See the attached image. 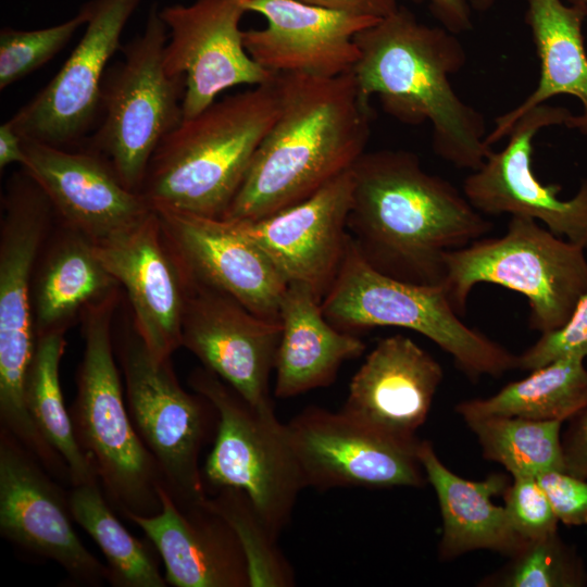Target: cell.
<instances>
[{"label":"cell","instance_id":"e0dca14e","mask_svg":"<svg viewBox=\"0 0 587 587\" xmlns=\"http://www.w3.org/2000/svg\"><path fill=\"white\" fill-rule=\"evenodd\" d=\"M240 0H195L160 9L168 41L164 67L185 77L184 120L191 118L235 86H257L275 74L260 66L243 45Z\"/></svg>","mask_w":587,"mask_h":587},{"label":"cell","instance_id":"f1b7e54d","mask_svg":"<svg viewBox=\"0 0 587 587\" xmlns=\"http://www.w3.org/2000/svg\"><path fill=\"white\" fill-rule=\"evenodd\" d=\"M585 359L567 357L550 362L496 395L460 402L455 411L464 421L491 416H519L565 422L587 405Z\"/></svg>","mask_w":587,"mask_h":587},{"label":"cell","instance_id":"484cf974","mask_svg":"<svg viewBox=\"0 0 587 587\" xmlns=\"http://www.w3.org/2000/svg\"><path fill=\"white\" fill-rule=\"evenodd\" d=\"M417 454L440 509V560L449 561L479 549L510 558L524 547L528 540L515 532L504 505H496L491 500L510 485L505 475L494 473L483 480L465 479L440 461L428 440H420Z\"/></svg>","mask_w":587,"mask_h":587},{"label":"cell","instance_id":"74e56055","mask_svg":"<svg viewBox=\"0 0 587 587\" xmlns=\"http://www.w3.org/2000/svg\"><path fill=\"white\" fill-rule=\"evenodd\" d=\"M536 478L559 522L569 526L587 525V479L557 470Z\"/></svg>","mask_w":587,"mask_h":587},{"label":"cell","instance_id":"d590c367","mask_svg":"<svg viewBox=\"0 0 587 587\" xmlns=\"http://www.w3.org/2000/svg\"><path fill=\"white\" fill-rule=\"evenodd\" d=\"M502 496L512 526L525 540L558 532L559 521L536 477H512Z\"/></svg>","mask_w":587,"mask_h":587},{"label":"cell","instance_id":"3957f363","mask_svg":"<svg viewBox=\"0 0 587 587\" xmlns=\"http://www.w3.org/2000/svg\"><path fill=\"white\" fill-rule=\"evenodd\" d=\"M359 59L352 70L365 100L408 125L429 122L435 153L460 168L478 170L489 154L484 116L454 91L450 75L465 64L455 34L420 22L408 9L359 32Z\"/></svg>","mask_w":587,"mask_h":587},{"label":"cell","instance_id":"4dcf8cb0","mask_svg":"<svg viewBox=\"0 0 587 587\" xmlns=\"http://www.w3.org/2000/svg\"><path fill=\"white\" fill-rule=\"evenodd\" d=\"M74 521L98 545L107 561L108 583L114 587H165L151 547L118 521L99 482L72 486L68 494Z\"/></svg>","mask_w":587,"mask_h":587},{"label":"cell","instance_id":"9c48e42d","mask_svg":"<svg viewBox=\"0 0 587 587\" xmlns=\"http://www.w3.org/2000/svg\"><path fill=\"white\" fill-rule=\"evenodd\" d=\"M167 39L154 3L142 32L122 43V59L107 68L97 126L79 146L103 155L136 192L158 145L184 120L185 77L165 71Z\"/></svg>","mask_w":587,"mask_h":587},{"label":"cell","instance_id":"836d02e7","mask_svg":"<svg viewBox=\"0 0 587 587\" xmlns=\"http://www.w3.org/2000/svg\"><path fill=\"white\" fill-rule=\"evenodd\" d=\"M482 586L495 587H584L587 569L575 547L558 532L528 540Z\"/></svg>","mask_w":587,"mask_h":587},{"label":"cell","instance_id":"7a4b0ae2","mask_svg":"<svg viewBox=\"0 0 587 587\" xmlns=\"http://www.w3.org/2000/svg\"><path fill=\"white\" fill-rule=\"evenodd\" d=\"M277 116L222 220H257L295 205L351 170L365 152L372 112L352 72L276 74Z\"/></svg>","mask_w":587,"mask_h":587},{"label":"cell","instance_id":"44dd1931","mask_svg":"<svg viewBox=\"0 0 587 587\" xmlns=\"http://www.w3.org/2000/svg\"><path fill=\"white\" fill-rule=\"evenodd\" d=\"M247 12L266 20L243 30L249 55L273 74L336 77L352 72L359 49L355 35L376 23L299 0H240Z\"/></svg>","mask_w":587,"mask_h":587},{"label":"cell","instance_id":"30bf717a","mask_svg":"<svg viewBox=\"0 0 587 587\" xmlns=\"http://www.w3.org/2000/svg\"><path fill=\"white\" fill-rule=\"evenodd\" d=\"M188 383L218 414L213 448L202 467L207 491L243 490L278 538L305 488L287 425L278 420L273 402L249 403L204 366L195 369Z\"/></svg>","mask_w":587,"mask_h":587},{"label":"cell","instance_id":"7bdbcfd3","mask_svg":"<svg viewBox=\"0 0 587 587\" xmlns=\"http://www.w3.org/2000/svg\"><path fill=\"white\" fill-rule=\"evenodd\" d=\"M472 10L478 11V12H485L489 10L497 0H467Z\"/></svg>","mask_w":587,"mask_h":587},{"label":"cell","instance_id":"277c9868","mask_svg":"<svg viewBox=\"0 0 587 587\" xmlns=\"http://www.w3.org/2000/svg\"><path fill=\"white\" fill-rule=\"evenodd\" d=\"M278 107L275 74L183 120L154 150L139 193L151 209L222 218Z\"/></svg>","mask_w":587,"mask_h":587},{"label":"cell","instance_id":"7402d4cb","mask_svg":"<svg viewBox=\"0 0 587 587\" xmlns=\"http://www.w3.org/2000/svg\"><path fill=\"white\" fill-rule=\"evenodd\" d=\"M24 168L48 196L66 228L96 239L127 226L152 209L128 189L101 154L23 139Z\"/></svg>","mask_w":587,"mask_h":587},{"label":"cell","instance_id":"f546056e","mask_svg":"<svg viewBox=\"0 0 587 587\" xmlns=\"http://www.w3.org/2000/svg\"><path fill=\"white\" fill-rule=\"evenodd\" d=\"M64 330L36 336V347L25 383L28 413L46 441L66 463L72 486L99 482L97 473L74 435L70 411L60 385V362L66 341Z\"/></svg>","mask_w":587,"mask_h":587},{"label":"cell","instance_id":"6da1fadb","mask_svg":"<svg viewBox=\"0 0 587 587\" xmlns=\"http://www.w3.org/2000/svg\"><path fill=\"white\" fill-rule=\"evenodd\" d=\"M347 228L378 272L417 285L445 279V254L483 238L492 222L407 150L364 152L351 168Z\"/></svg>","mask_w":587,"mask_h":587},{"label":"cell","instance_id":"52a82bcc","mask_svg":"<svg viewBox=\"0 0 587 587\" xmlns=\"http://www.w3.org/2000/svg\"><path fill=\"white\" fill-rule=\"evenodd\" d=\"M445 268L442 284L459 315L475 285L495 284L525 296L529 328L541 334L563 326L587 292L585 249L526 216H511L501 237L448 251Z\"/></svg>","mask_w":587,"mask_h":587},{"label":"cell","instance_id":"d6986e66","mask_svg":"<svg viewBox=\"0 0 587 587\" xmlns=\"http://www.w3.org/2000/svg\"><path fill=\"white\" fill-rule=\"evenodd\" d=\"M351 198L349 170L295 205L261 218L229 222L268 257L288 284L308 286L322 301L346 254Z\"/></svg>","mask_w":587,"mask_h":587},{"label":"cell","instance_id":"d4e9b609","mask_svg":"<svg viewBox=\"0 0 587 587\" xmlns=\"http://www.w3.org/2000/svg\"><path fill=\"white\" fill-rule=\"evenodd\" d=\"M525 1V22L540 61V76L521 104L495 120L486 137L490 146L507 137L529 110L559 95L573 96L580 102L582 113L573 114L565 126L587 136V53L583 36L587 5L564 0Z\"/></svg>","mask_w":587,"mask_h":587},{"label":"cell","instance_id":"7c38bea8","mask_svg":"<svg viewBox=\"0 0 587 587\" xmlns=\"http://www.w3.org/2000/svg\"><path fill=\"white\" fill-rule=\"evenodd\" d=\"M305 488L423 487L420 440L385 434L339 410L310 405L287 424Z\"/></svg>","mask_w":587,"mask_h":587},{"label":"cell","instance_id":"9a60e30c","mask_svg":"<svg viewBox=\"0 0 587 587\" xmlns=\"http://www.w3.org/2000/svg\"><path fill=\"white\" fill-rule=\"evenodd\" d=\"M572 112L547 103L533 108L512 127L507 146L492 151L463 183V193L482 214L526 216L587 250V179L570 199L561 186L544 185L533 171V142L544 128L565 125Z\"/></svg>","mask_w":587,"mask_h":587},{"label":"cell","instance_id":"ac0fdd59","mask_svg":"<svg viewBox=\"0 0 587 587\" xmlns=\"http://www.w3.org/2000/svg\"><path fill=\"white\" fill-rule=\"evenodd\" d=\"M280 336V321L253 314L190 274L183 346L253 405L273 402L270 377Z\"/></svg>","mask_w":587,"mask_h":587},{"label":"cell","instance_id":"ba28073f","mask_svg":"<svg viewBox=\"0 0 587 587\" xmlns=\"http://www.w3.org/2000/svg\"><path fill=\"white\" fill-rule=\"evenodd\" d=\"M0 239V427L41 463L57 459L33 422L25 383L36 347L32 273L51 221L57 216L42 188L24 170L13 174L2 196Z\"/></svg>","mask_w":587,"mask_h":587},{"label":"cell","instance_id":"2e32d148","mask_svg":"<svg viewBox=\"0 0 587 587\" xmlns=\"http://www.w3.org/2000/svg\"><path fill=\"white\" fill-rule=\"evenodd\" d=\"M108 273L124 287L134 326L158 359L183 346L190 273L165 238L154 210L138 221L90 239Z\"/></svg>","mask_w":587,"mask_h":587},{"label":"cell","instance_id":"603a6c76","mask_svg":"<svg viewBox=\"0 0 587 587\" xmlns=\"http://www.w3.org/2000/svg\"><path fill=\"white\" fill-rule=\"evenodd\" d=\"M161 509L153 515L128 514L160 554L167 585L250 587L247 560L230 525L204 500L177 503L163 485Z\"/></svg>","mask_w":587,"mask_h":587},{"label":"cell","instance_id":"e575fe53","mask_svg":"<svg viewBox=\"0 0 587 587\" xmlns=\"http://www.w3.org/2000/svg\"><path fill=\"white\" fill-rule=\"evenodd\" d=\"M84 4L77 14L60 24L39 29L0 30V89L13 85L49 62L87 22Z\"/></svg>","mask_w":587,"mask_h":587},{"label":"cell","instance_id":"f35d334b","mask_svg":"<svg viewBox=\"0 0 587 587\" xmlns=\"http://www.w3.org/2000/svg\"><path fill=\"white\" fill-rule=\"evenodd\" d=\"M567 421L561 435L564 472L587 479V405Z\"/></svg>","mask_w":587,"mask_h":587},{"label":"cell","instance_id":"83f0119b","mask_svg":"<svg viewBox=\"0 0 587 587\" xmlns=\"http://www.w3.org/2000/svg\"><path fill=\"white\" fill-rule=\"evenodd\" d=\"M70 230L50 252L35 284L36 336L65 332L76 313L120 286L96 255L90 239Z\"/></svg>","mask_w":587,"mask_h":587},{"label":"cell","instance_id":"5bb4252c","mask_svg":"<svg viewBox=\"0 0 587 587\" xmlns=\"http://www.w3.org/2000/svg\"><path fill=\"white\" fill-rule=\"evenodd\" d=\"M68 495L9 430L0 427V534L58 563L75 585L97 587L109 571L73 527Z\"/></svg>","mask_w":587,"mask_h":587},{"label":"cell","instance_id":"8992f818","mask_svg":"<svg viewBox=\"0 0 587 587\" xmlns=\"http://www.w3.org/2000/svg\"><path fill=\"white\" fill-rule=\"evenodd\" d=\"M321 308L342 332L384 326L416 332L450 354L472 379L499 377L517 369V355L461 321L444 284L417 285L378 272L359 252L350 234L340 270Z\"/></svg>","mask_w":587,"mask_h":587},{"label":"cell","instance_id":"d6a6232c","mask_svg":"<svg viewBox=\"0 0 587 587\" xmlns=\"http://www.w3.org/2000/svg\"><path fill=\"white\" fill-rule=\"evenodd\" d=\"M205 504L230 525L243 550L250 587H289L295 584L290 563L277 547L248 495L238 488H220L207 496Z\"/></svg>","mask_w":587,"mask_h":587},{"label":"cell","instance_id":"ffe728a7","mask_svg":"<svg viewBox=\"0 0 587 587\" xmlns=\"http://www.w3.org/2000/svg\"><path fill=\"white\" fill-rule=\"evenodd\" d=\"M163 234L198 280L216 288L253 314L279 321L288 283L250 239L229 221L157 208Z\"/></svg>","mask_w":587,"mask_h":587},{"label":"cell","instance_id":"8fae6325","mask_svg":"<svg viewBox=\"0 0 587 587\" xmlns=\"http://www.w3.org/2000/svg\"><path fill=\"white\" fill-rule=\"evenodd\" d=\"M114 348L132 423L154 459L163 486L179 504L202 502L208 491L199 462L203 448L216 436L215 407L201 394L182 387L171 359H158L133 323Z\"/></svg>","mask_w":587,"mask_h":587},{"label":"cell","instance_id":"1f68e13d","mask_svg":"<svg viewBox=\"0 0 587 587\" xmlns=\"http://www.w3.org/2000/svg\"><path fill=\"white\" fill-rule=\"evenodd\" d=\"M485 459L501 464L512 477L564 471L560 421L491 415L465 421Z\"/></svg>","mask_w":587,"mask_h":587},{"label":"cell","instance_id":"5b68a950","mask_svg":"<svg viewBox=\"0 0 587 587\" xmlns=\"http://www.w3.org/2000/svg\"><path fill=\"white\" fill-rule=\"evenodd\" d=\"M117 289L82 314L84 353L70 416L75 438L91 462L114 511L153 515L161 509L159 467L132 423L115 360L112 316Z\"/></svg>","mask_w":587,"mask_h":587},{"label":"cell","instance_id":"4316f807","mask_svg":"<svg viewBox=\"0 0 587 587\" xmlns=\"http://www.w3.org/2000/svg\"><path fill=\"white\" fill-rule=\"evenodd\" d=\"M282 336L275 361L277 398L329 386L341 364L360 357L363 340L332 325L305 285L290 283L279 304Z\"/></svg>","mask_w":587,"mask_h":587},{"label":"cell","instance_id":"4fadbf2b","mask_svg":"<svg viewBox=\"0 0 587 587\" xmlns=\"http://www.w3.org/2000/svg\"><path fill=\"white\" fill-rule=\"evenodd\" d=\"M146 0H89L85 32L53 78L8 121L23 139L82 146L100 111L101 83L121 36Z\"/></svg>","mask_w":587,"mask_h":587},{"label":"cell","instance_id":"cb8c5ba5","mask_svg":"<svg viewBox=\"0 0 587 587\" xmlns=\"http://www.w3.org/2000/svg\"><path fill=\"white\" fill-rule=\"evenodd\" d=\"M440 364L411 338L378 340L352 376L340 409L390 436L416 440L442 382Z\"/></svg>","mask_w":587,"mask_h":587},{"label":"cell","instance_id":"8d00e7d4","mask_svg":"<svg viewBox=\"0 0 587 587\" xmlns=\"http://www.w3.org/2000/svg\"><path fill=\"white\" fill-rule=\"evenodd\" d=\"M567 357L587 359V292L563 326L541 334L532 347L517 355V369L533 371Z\"/></svg>","mask_w":587,"mask_h":587},{"label":"cell","instance_id":"ee69618b","mask_svg":"<svg viewBox=\"0 0 587 587\" xmlns=\"http://www.w3.org/2000/svg\"><path fill=\"white\" fill-rule=\"evenodd\" d=\"M564 1L570 4L587 5V0H564Z\"/></svg>","mask_w":587,"mask_h":587},{"label":"cell","instance_id":"b9f144b4","mask_svg":"<svg viewBox=\"0 0 587 587\" xmlns=\"http://www.w3.org/2000/svg\"><path fill=\"white\" fill-rule=\"evenodd\" d=\"M26 164V153L23 138L13 128L9 121L0 126V168L1 171L10 164Z\"/></svg>","mask_w":587,"mask_h":587},{"label":"cell","instance_id":"ab89813d","mask_svg":"<svg viewBox=\"0 0 587 587\" xmlns=\"http://www.w3.org/2000/svg\"><path fill=\"white\" fill-rule=\"evenodd\" d=\"M428 7L433 16L452 34L472 29V8L467 0H411Z\"/></svg>","mask_w":587,"mask_h":587},{"label":"cell","instance_id":"60d3db41","mask_svg":"<svg viewBox=\"0 0 587 587\" xmlns=\"http://www.w3.org/2000/svg\"><path fill=\"white\" fill-rule=\"evenodd\" d=\"M309 4L374 20H382L399 9L398 0H299Z\"/></svg>","mask_w":587,"mask_h":587}]
</instances>
